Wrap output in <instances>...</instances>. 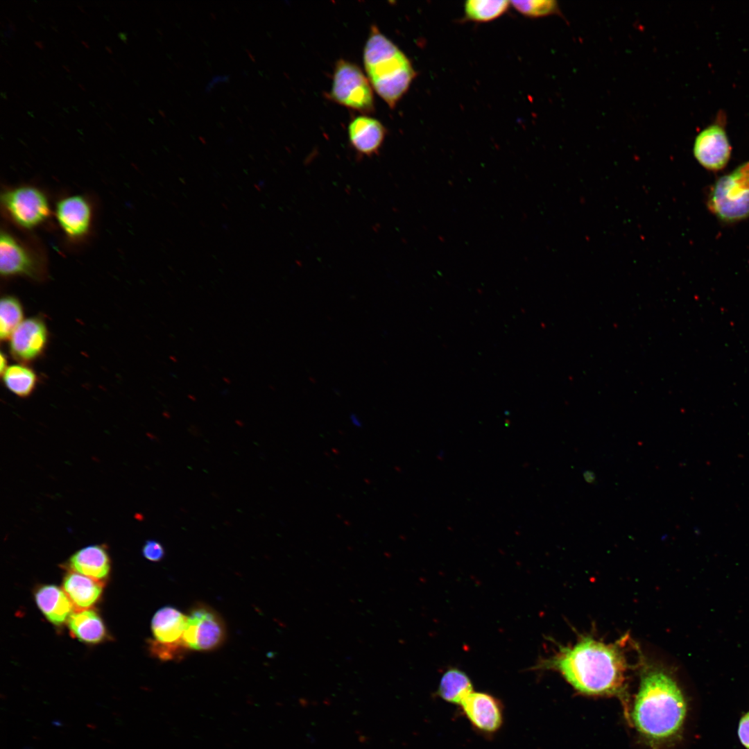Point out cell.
I'll return each instance as SVG.
<instances>
[{"instance_id":"cell-1","label":"cell","mask_w":749,"mask_h":749,"mask_svg":"<svg viewBox=\"0 0 749 749\" xmlns=\"http://www.w3.org/2000/svg\"><path fill=\"white\" fill-rule=\"evenodd\" d=\"M622 640L605 644L589 636L571 646H560L535 668L553 670L577 691L589 696L622 695L628 664Z\"/></svg>"},{"instance_id":"cell-2","label":"cell","mask_w":749,"mask_h":749,"mask_svg":"<svg viewBox=\"0 0 749 749\" xmlns=\"http://www.w3.org/2000/svg\"><path fill=\"white\" fill-rule=\"evenodd\" d=\"M633 726L652 747L675 740L687 713L686 698L675 679L657 666L644 669L632 709Z\"/></svg>"},{"instance_id":"cell-3","label":"cell","mask_w":749,"mask_h":749,"mask_svg":"<svg viewBox=\"0 0 749 749\" xmlns=\"http://www.w3.org/2000/svg\"><path fill=\"white\" fill-rule=\"evenodd\" d=\"M363 59L373 89L394 108L415 77L410 60L374 25L363 49Z\"/></svg>"},{"instance_id":"cell-4","label":"cell","mask_w":749,"mask_h":749,"mask_svg":"<svg viewBox=\"0 0 749 749\" xmlns=\"http://www.w3.org/2000/svg\"><path fill=\"white\" fill-rule=\"evenodd\" d=\"M707 205L724 222H737L749 217V162L716 180Z\"/></svg>"},{"instance_id":"cell-5","label":"cell","mask_w":749,"mask_h":749,"mask_svg":"<svg viewBox=\"0 0 749 749\" xmlns=\"http://www.w3.org/2000/svg\"><path fill=\"white\" fill-rule=\"evenodd\" d=\"M372 87L362 70L343 59L336 63L329 98L336 103L363 114L374 110Z\"/></svg>"},{"instance_id":"cell-6","label":"cell","mask_w":749,"mask_h":749,"mask_svg":"<svg viewBox=\"0 0 749 749\" xmlns=\"http://www.w3.org/2000/svg\"><path fill=\"white\" fill-rule=\"evenodd\" d=\"M1 205L6 214L18 225L31 229L44 222L50 215V207L44 193L32 186H21L6 190L1 195Z\"/></svg>"},{"instance_id":"cell-7","label":"cell","mask_w":749,"mask_h":749,"mask_svg":"<svg viewBox=\"0 0 749 749\" xmlns=\"http://www.w3.org/2000/svg\"><path fill=\"white\" fill-rule=\"evenodd\" d=\"M225 638V625L216 611L204 605L190 611L182 636L188 649L211 651L218 647Z\"/></svg>"},{"instance_id":"cell-8","label":"cell","mask_w":749,"mask_h":749,"mask_svg":"<svg viewBox=\"0 0 749 749\" xmlns=\"http://www.w3.org/2000/svg\"><path fill=\"white\" fill-rule=\"evenodd\" d=\"M0 272L6 277L25 276L40 280L44 270L28 248L6 232L0 236Z\"/></svg>"},{"instance_id":"cell-9","label":"cell","mask_w":749,"mask_h":749,"mask_svg":"<svg viewBox=\"0 0 749 749\" xmlns=\"http://www.w3.org/2000/svg\"><path fill=\"white\" fill-rule=\"evenodd\" d=\"M472 726L485 735L493 734L502 725L503 707L494 696L482 691H472L460 705Z\"/></svg>"},{"instance_id":"cell-10","label":"cell","mask_w":749,"mask_h":749,"mask_svg":"<svg viewBox=\"0 0 749 749\" xmlns=\"http://www.w3.org/2000/svg\"><path fill=\"white\" fill-rule=\"evenodd\" d=\"M49 333L45 322L38 317L23 320L9 338V347L13 357L28 363L41 356L47 345Z\"/></svg>"},{"instance_id":"cell-11","label":"cell","mask_w":749,"mask_h":749,"mask_svg":"<svg viewBox=\"0 0 749 749\" xmlns=\"http://www.w3.org/2000/svg\"><path fill=\"white\" fill-rule=\"evenodd\" d=\"M730 153L731 148L726 132L718 124L707 126L696 137L694 156L707 169L718 171L723 169L729 161Z\"/></svg>"},{"instance_id":"cell-12","label":"cell","mask_w":749,"mask_h":749,"mask_svg":"<svg viewBox=\"0 0 749 749\" xmlns=\"http://www.w3.org/2000/svg\"><path fill=\"white\" fill-rule=\"evenodd\" d=\"M55 216L67 236L80 239L87 234L90 228L91 206L82 196H69L57 203Z\"/></svg>"},{"instance_id":"cell-13","label":"cell","mask_w":749,"mask_h":749,"mask_svg":"<svg viewBox=\"0 0 749 749\" xmlns=\"http://www.w3.org/2000/svg\"><path fill=\"white\" fill-rule=\"evenodd\" d=\"M386 129L377 119L368 116L354 118L348 126L351 146L361 155L377 154L386 135Z\"/></svg>"},{"instance_id":"cell-14","label":"cell","mask_w":749,"mask_h":749,"mask_svg":"<svg viewBox=\"0 0 749 749\" xmlns=\"http://www.w3.org/2000/svg\"><path fill=\"white\" fill-rule=\"evenodd\" d=\"M187 621V615L178 609L171 606L162 608L155 612L151 621L154 641L165 645L186 646L182 636Z\"/></svg>"},{"instance_id":"cell-15","label":"cell","mask_w":749,"mask_h":749,"mask_svg":"<svg viewBox=\"0 0 749 749\" xmlns=\"http://www.w3.org/2000/svg\"><path fill=\"white\" fill-rule=\"evenodd\" d=\"M67 565L71 571L100 580L109 574L110 560L104 545H89L74 553Z\"/></svg>"},{"instance_id":"cell-16","label":"cell","mask_w":749,"mask_h":749,"mask_svg":"<svg viewBox=\"0 0 749 749\" xmlns=\"http://www.w3.org/2000/svg\"><path fill=\"white\" fill-rule=\"evenodd\" d=\"M36 603L52 623L60 626L74 612V605L63 589L53 585L40 587L35 593Z\"/></svg>"},{"instance_id":"cell-17","label":"cell","mask_w":749,"mask_h":749,"mask_svg":"<svg viewBox=\"0 0 749 749\" xmlns=\"http://www.w3.org/2000/svg\"><path fill=\"white\" fill-rule=\"evenodd\" d=\"M103 584L70 570L63 579L62 589L72 602L76 610L88 609L94 605L103 592Z\"/></svg>"},{"instance_id":"cell-18","label":"cell","mask_w":749,"mask_h":749,"mask_svg":"<svg viewBox=\"0 0 749 749\" xmlns=\"http://www.w3.org/2000/svg\"><path fill=\"white\" fill-rule=\"evenodd\" d=\"M67 624L72 635L87 644H97L106 637L105 625L94 610L83 609L74 611Z\"/></svg>"},{"instance_id":"cell-19","label":"cell","mask_w":749,"mask_h":749,"mask_svg":"<svg viewBox=\"0 0 749 749\" xmlns=\"http://www.w3.org/2000/svg\"><path fill=\"white\" fill-rule=\"evenodd\" d=\"M473 691L471 680L467 675L456 668L449 669L442 675L437 694L444 700L460 705Z\"/></svg>"},{"instance_id":"cell-20","label":"cell","mask_w":749,"mask_h":749,"mask_svg":"<svg viewBox=\"0 0 749 749\" xmlns=\"http://www.w3.org/2000/svg\"><path fill=\"white\" fill-rule=\"evenodd\" d=\"M2 377L6 388L20 397L29 396L37 383L35 372L22 363L8 366Z\"/></svg>"},{"instance_id":"cell-21","label":"cell","mask_w":749,"mask_h":749,"mask_svg":"<svg viewBox=\"0 0 749 749\" xmlns=\"http://www.w3.org/2000/svg\"><path fill=\"white\" fill-rule=\"evenodd\" d=\"M510 2L504 0H470L465 2L466 17L474 21H492L503 15Z\"/></svg>"},{"instance_id":"cell-22","label":"cell","mask_w":749,"mask_h":749,"mask_svg":"<svg viewBox=\"0 0 749 749\" xmlns=\"http://www.w3.org/2000/svg\"><path fill=\"white\" fill-rule=\"evenodd\" d=\"M23 309L19 300L12 295H5L0 303V337L8 339L23 321Z\"/></svg>"},{"instance_id":"cell-23","label":"cell","mask_w":749,"mask_h":749,"mask_svg":"<svg viewBox=\"0 0 749 749\" xmlns=\"http://www.w3.org/2000/svg\"><path fill=\"white\" fill-rule=\"evenodd\" d=\"M518 12L527 17H544L554 13L558 4L553 0H527L510 1Z\"/></svg>"},{"instance_id":"cell-24","label":"cell","mask_w":749,"mask_h":749,"mask_svg":"<svg viewBox=\"0 0 749 749\" xmlns=\"http://www.w3.org/2000/svg\"><path fill=\"white\" fill-rule=\"evenodd\" d=\"M142 554L150 561H160L164 556V549L161 543L156 540H147L142 547Z\"/></svg>"},{"instance_id":"cell-25","label":"cell","mask_w":749,"mask_h":749,"mask_svg":"<svg viewBox=\"0 0 749 749\" xmlns=\"http://www.w3.org/2000/svg\"><path fill=\"white\" fill-rule=\"evenodd\" d=\"M738 735L741 743L749 749V712L746 713L740 719Z\"/></svg>"},{"instance_id":"cell-26","label":"cell","mask_w":749,"mask_h":749,"mask_svg":"<svg viewBox=\"0 0 749 749\" xmlns=\"http://www.w3.org/2000/svg\"><path fill=\"white\" fill-rule=\"evenodd\" d=\"M7 368L8 367H7L6 357L5 354L3 352H1V363H0V371H1V374L4 372V371L6 370Z\"/></svg>"},{"instance_id":"cell-27","label":"cell","mask_w":749,"mask_h":749,"mask_svg":"<svg viewBox=\"0 0 749 749\" xmlns=\"http://www.w3.org/2000/svg\"><path fill=\"white\" fill-rule=\"evenodd\" d=\"M34 44H35V45L36 46H37L40 49H43L44 47L43 42H41V41H35Z\"/></svg>"},{"instance_id":"cell-28","label":"cell","mask_w":749,"mask_h":749,"mask_svg":"<svg viewBox=\"0 0 749 749\" xmlns=\"http://www.w3.org/2000/svg\"><path fill=\"white\" fill-rule=\"evenodd\" d=\"M119 36L120 37V38H121V40H123V41L124 42H126V43L127 44V42H126V40H127V37H126V35L125 33H120L119 34Z\"/></svg>"},{"instance_id":"cell-29","label":"cell","mask_w":749,"mask_h":749,"mask_svg":"<svg viewBox=\"0 0 749 749\" xmlns=\"http://www.w3.org/2000/svg\"><path fill=\"white\" fill-rule=\"evenodd\" d=\"M105 49H106V51H107V52H108L109 53H110V54H112V49H111V48H110V47H109V46H105Z\"/></svg>"},{"instance_id":"cell-30","label":"cell","mask_w":749,"mask_h":749,"mask_svg":"<svg viewBox=\"0 0 749 749\" xmlns=\"http://www.w3.org/2000/svg\"><path fill=\"white\" fill-rule=\"evenodd\" d=\"M81 43L85 46V48L89 49V46L87 42H85V41H81Z\"/></svg>"},{"instance_id":"cell-31","label":"cell","mask_w":749,"mask_h":749,"mask_svg":"<svg viewBox=\"0 0 749 749\" xmlns=\"http://www.w3.org/2000/svg\"><path fill=\"white\" fill-rule=\"evenodd\" d=\"M78 87H80L81 88L82 90L85 91V87L83 86L81 84L78 83Z\"/></svg>"},{"instance_id":"cell-32","label":"cell","mask_w":749,"mask_h":749,"mask_svg":"<svg viewBox=\"0 0 749 749\" xmlns=\"http://www.w3.org/2000/svg\"><path fill=\"white\" fill-rule=\"evenodd\" d=\"M77 7L82 12L85 13V10L80 6H77Z\"/></svg>"},{"instance_id":"cell-33","label":"cell","mask_w":749,"mask_h":749,"mask_svg":"<svg viewBox=\"0 0 749 749\" xmlns=\"http://www.w3.org/2000/svg\"><path fill=\"white\" fill-rule=\"evenodd\" d=\"M62 67H63V68H64V69L65 70H67V71L68 72H70V70H69V69H68V67H67V66H65V65H62Z\"/></svg>"},{"instance_id":"cell-34","label":"cell","mask_w":749,"mask_h":749,"mask_svg":"<svg viewBox=\"0 0 749 749\" xmlns=\"http://www.w3.org/2000/svg\"><path fill=\"white\" fill-rule=\"evenodd\" d=\"M51 28H52V29H53L54 31L58 32V30H57V28L55 27L51 26Z\"/></svg>"},{"instance_id":"cell-35","label":"cell","mask_w":749,"mask_h":749,"mask_svg":"<svg viewBox=\"0 0 749 749\" xmlns=\"http://www.w3.org/2000/svg\"><path fill=\"white\" fill-rule=\"evenodd\" d=\"M107 107H109V108H110V110H112V107H111V106L110 105V104H109V103H107Z\"/></svg>"},{"instance_id":"cell-36","label":"cell","mask_w":749,"mask_h":749,"mask_svg":"<svg viewBox=\"0 0 749 749\" xmlns=\"http://www.w3.org/2000/svg\"><path fill=\"white\" fill-rule=\"evenodd\" d=\"M28 18H29V19H31V20L32 21H34V19H32L31 16H28Z\"/></svg>"}]
</instances>
